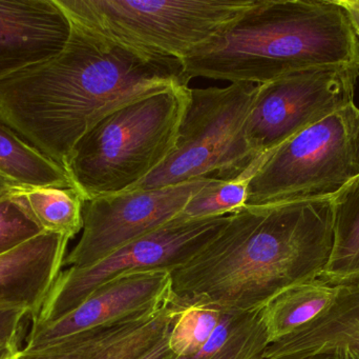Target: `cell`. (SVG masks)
<instances>
[{
	"mask_svg": "<svg viewBox=\"0 0 359 359\" xmlns=\"http://www.w3.org/2000/svg\"><path fill=\"white\" fill-rule=\"evenodd\" d=\"M13 197L43 233L71 240L82 231L84 200L74 188L19 189Z\"/></svg>",
	"mask_w": 359,
	"mask_h": 359,
	"instance_id": "cell-19",
	"label": "cell"
},
{
	"mask_svg": "<svg viewBox=\"0 0 359 359\" xmlns=\"http://www.w3.org/2000/svg\"><path fill=\"white\" fill-rule=\"evenodd\" d=\"M17 358H16V359H17Z\"/></svg>",
	"mask_w": 359,
	"mask_h": 359,
	"instance_id": "cell-30",
	"label": "cell"
},
{
	"mask_svg": "<svg viewBox=\"0 0 359 359\" xmlns=\"http://www.w3.org/2000/svg\"><path fill=\"white\" fill-rule=\"evenodd\" d=\"M69 34L55 0H0V81L58 54Z\"/></svg>",
	"mask_w": 359,
	"mask_h": 359,
	"instance_id": "cell-12",
	"label": "cell"
},
{
	"mask_svg": "<svg viewBox=\"0 0 359 359\" xmlns=\"http://www.w3.org/2000/svg\"><path fill=\"white\" fill-rule=\"evenodd\" d=\"M43 233L12 195L0 200V255Z\"/></svg>",
	"mask_w": 359,
	"mask_h": 359,
	"instance_id": "cell-22",
	"label": "cell"
},
{
	"mask_svg": "<svg viewBox=\"0 0 359 359\" xmlns=\"http://www.w3.org/2000/svg\"><path fill=\"white\" fill-rule=\"evenodd\" d=\"M182 63L190 79L257 86L309 67L359 65V39L337 0H255Z\"/></svg>",
	"mask_w": 359,
	"mask_h": 359,
	"instance_id": "cell-3",
	"label": "cell"
},
{
	"mask_svg": "<svg viewBox=\"0 0 359 359\" xmlns=\"http://www.w3.org/2000/svg\"><path fill=\"white\" fill-rule=\"evenodd\" d=\"M175 301L182 306L170 329L168 343L177 358H188L200 351L221 320L223 309L194 301Z\"/></svg>",
	"mask_w": 359,
	"mask_h": 359,
	"instance_id": "cell-21",
	"label": "cell"
},
{
	"mask_svg": "<svg viewBox=\"0 0 359 359\" xmlns=\"http://www.w3.org/2000/svg\"><path fill=\"white\" fill-rule=\"evenodd\" d=\"M269 152L257 154L242 171L228 178H213L187 202L177 218L182 221L227 216L247 206L249 185Z\"/></svg>",
	"mask_w": 359,
	"mask_h": 359,
	"instance_id": "cell-20",
	"label": "cell"
},
{
	"mask_svg": "<svg viewBox=\"0 0 359 359\" xmlns=\"http://www.w3.org/2000/svg\"><path fill=\"white\" fill-rule=\"evenodd\" d=\"M168 335L170 333L163 339H161L155 347L151 348L147 353L136 359H176V355L170 349V343H168Z\"/></svg>",
	"mask_w": 359,
	"mask_h": 359,
	"instance_id": "cell-24",
	"label": "cell"
},
{
	"mask_svg": "<svg viewBox=\"0 0 359 359\" xmlns=\"http://www.w3.org/2000/svg\"><path fill=\"white\" fill-rule=\"evenodd\" d=\"M348 350V355H349V359H359V351H356V350Z\"/></svg>",
	"mask_w": 359,
	"mask_h": 359,
	"instance_id": "cell-29",
	"label": "cell"
},
{
	"mask_svg": "<svg viewBox=\"0 0 359 359\" xmlns=\"http://www.w3.org/2000/svg\"><path fill=\"white\" fill-rule=\"evenodd\" d=\"M21 348H8L0 350V359H16L20 353Z\"/></svg>",
	"mask_w": 359,
	"mask_h": 359,
	"instance_id": "cell-28",
	"label": "cell"
},
{
	"mask_svg": "<svg viewBox=\"0 0 359 359\" xmlns=\"http://www.w3.org/2000/svg\"><path fill=\"white\" fill-rule=\"evenodd\" d=\"M269 345L261 310L223 309L221 320L204 347L194 355L176 359H264Z\"/></svg>",
	"mask_w": 359,
	"mask_h": 359,
	"instance_id": "cell-17",
	"label": "cell"
},
{
	"mask_svg": "<svg viewBox=\"0 0 359 359\" xmlns=\"http://www.w3.org/2000/svg\"><path fill=\"white\" fill-rule=\"evenodd\" d=\"M69 23L61 52L0 81V122L65 170L78 141L109 114L191 80L178 58Z\"/></svg>",
	"mask_w": 359,
	"mask_h": 359,
	"instance_id": "cell-1",
	"label": "cell"
},
{
	"mask_svg": "<svg viewBox=\"0 0 359 359\" xmlns=\"http://www.w3.org/2000/svg\"><path fill=\"white\" fill-rule=\"evenodd\" d=\"M29 318L25 310L0 311V350L20 348L23 322Z\"/></svg>",
	"mask_w": 359,
	"mask_h": 359,
	"instance_id": "cell-23",
	"label": "cell"
},
{
	"mask_svg": "<svg viewBox=\"0 0 359 359\" xmlns=\"http://www.w3.org/2000/svg\"><path fill=\"white\" fill-rule=\"evenodd\" d=\"M337 2L345 8L352 27L359 37V0H337Z\"/></svg>",
	"mask_w": 359,
	"mask_h": 359,
	"instance_id": "cell-25",
	"label": "cell"
},
{
	"mask_svg": "<svg viewBox=\"0 0 359 359\" xmlns=\"http://www.w3.org/2000/svg\"><path fill=\"white\" fill-rule=\"evenodd\" d=\"M228 216L194 221L176 218L90 267L62 270L37 315L32 318L31 330L67 315L95 291L120 276L151 270L172 273L217 237Z\"/></svg>",
	"mask_w": 359,
	"mask_h": 359,
	"instance_id": "cell-8",
	"label": "cell"
},
{
	"mask_svg": "<svg viewBox=\"0 0 359 359\" xmlns=\"http://www.w3.org/2000/svg\"><path fill=\"white\" fill-rule=\"evenodd\" d=\"M333 229V197L244 207L170 273L174 296L222 309L262 310L286 289L320 278Z\"/></svg>",
	"mask_w": 359,
	"mask_h": 359,
	"instance_id": "cell-2",
	"label": "cell"
},
{
	"mask_svg": "<svg viewBox=\"0 0 359 359\" xmlns=\"http://www.w3.org/2000/svg\"><path fill=\"white\" fill-rule=\"evenodd\" d=\"M0 174L20 189L73 188L67 171L0 122Z\"/></svg>",
	"mask_w": 359,
	"mask_h": 359,
	"instance_id": "cell-18",
	"label": "cell"
},
{
	"mask_svg": "<svg viewBox=\"0 0 359 359\" xmlns=\"http://www.w3.org/2000/svg\"><path fill=\"white\" fill-rule=\"evenodd\" d=\"M334 229L320 280L335 286L359 282V175L333 197Z\"/></svg>",
	"mask_w": 359,
	"mask_h": 359,
	"instance_id": "cell-16",
	"label": "cell"
},
{
	"mask_svg": "<svg viewBox=\"0 0 359 359\" xmlns=\"http://www.w3.org/2000/svg\"><path fill=\"white\" fill-rule=\"evenodd\" d=\"M341 286L320 278L295 285L272 299L261 310L270 344L308 324L331 305Z\"/></svg>",
	"mask_w": 359,
	"mask_h": 359,
	"instance_id": "cell-15",
	"label": "cell"
},
{
	"mask_svg": "<svg viewBox=\"0 0 359 359\" xmlns=\"http://www.w3.org/2000/svg\"><path fill=\"white\" fill-rule=\"evenodd\" d=\"M358 78L359 65H330L257 84L247 120L251 149L257 155L270 151L352 105Z\"/></svg>",
	"mask_w": 359,
	"mask_h": 359,
	"instance_id": "cell-9",
	"label": "cell"
},
{
	"mask_svg": "<svg viewBox=\"0 0 359 359\" xmlns=\"http://www.w3.org/2000/svg\"><path fill=\"white\" fill-rule=\"evenodd\" d=\"M69 22L114 41L180 60L207 44L255 0H55Z\"/></svg>",
	"mask_w": 359,
	"mask_h": 359,
	"instance_id": "cell-5",
	"label": "cell"
},
{
	"mask_svg": "<svg viewBox=\"0 0 359 359\" xmlns=\"http://www.w3.org/2000/svg\"><path fill=\"white\" fill-rule=\"evenodd\" d=\"M305 359H349L348 350H337V351L331 352V353L320 354V355L311 356Z\"/></svg>",
	"mask_w": 359,
	"mask_h": 359,
	"instance_id": "cell-27",
	"label": "cell"
},
{
	"mask_svg": "<svg viewBox=\"0 0 359 359\" xmlns=\"http://www.w3.org/2000/svg\"><path fill=\"white\" fill-rule=\"evenodd\" d=\"M359 175V107L348 105L270 150L247 206L334 197Z\"/></svg>",
	"mask_w": 359,
	"mask_h": 359,
	"instance_id": "cell-7",
	"label": "cell"
},
{
	"mask_svg": "<svg viewBox=\"0 0 359 359\" xmlns=\"http://www.w3.org/2000/svg\"><path fill=\"white\" fill-rule=\"evenodd\" d=\"M213 178L170 187L134 190L84 202L82 235L67 253L63 267L86 268L122 247L172 223Z\"/></svg>",
	"mask_w": 359,
	"mask_h": 359,
	"instance_id": "cell-10",
	"label": "cell"
},
{
	"mask_svg": "<svg viewBox=\"0 0 359 359\" xmlns=\"http://www.w3.org/2000/svg\"><path fill=\"white\" fill-rule=\"evenodd\" d=\"M69 238L41 233L0 255V311L25 310L35 318L67 256Z\"/></svg>",
	"mask_w": 359,
	"mask_h": 359,
	"instance_id": "cell-13",
	"label": "cell"
},
{
	"mask_svg": "<svg viewBox=\"0 0 359 359\" xmlns=\"http://www.w3.org/2000/svg\"><path fill=\"white\" fill-rule=\"evenodd\" d=\"M257 84L190 88L189 103L170 157L134 190L170 187L201 178L224 179L242 171L257 154L247 120Z\"/></svg>",
	"mask_w": 359,
	"mask_h": 359,
	"instance_id": "cell-6",
	"label": "cell"
},
{
	"mask_svg": "<svg viewBox=\"0 0 359 359\" xmlns=\"http://www.w3.org/2000/svg\"><path fill=\"white\" fill-rule=\"evenodd\" d=\"M189 86L130 103L97 124L74 148L65 171L84 202L136 187L176 149Z\"/></svg>",
	"mask_w": 359,
	"mask_h": 359,
	"instance_id": "cell-4",
	"label": "cell"
},
{
	"mask_svg": "<svg viewBox=\"0 0 359 359\" xmlns=\"http://www.w3.org/2000/svg\"><path fill=\"white\" fill-rule=\"evenodd\" d=\"M172 274L151 270L120 276L95 291L63 318L29 330L21 352L42 349L79 333L113 326L143 312L168 305L172 299Z\"/></svg>",
	"mask_w": 359,
	"mask_h": 359,
	"instance_id": "cell-11",
	"label": "cell"
},
{
	"mask_svg": "<svg viewBox=\"0 0 359 359\" xmlns=\"http://www.w3.org/2000/svg\"><path fill=\"white\" fill-rule=\"evenodd\" d=\"M19 189L20 188L17 187L14 183L0 174V200L12 195L14 192Z\"/></svg>",
	"mask_w": 359,
	"mask_h": 359,
	"instance_id": "cell-26",
	"label": "cell"
},
{
	"mask_svg": "<svg viewBox=\"0 0 359 359\" xmlns=\"http://www.w3.org/2000/svg\"><path fill=\"white\" fill-rule=\"evenodd\" d=\"M344 349L359 351V282L341 285L328 308L270 344L264 359H305Z\"/></svg>",
	"mask_w": 359,
	"mask_h": 359,
	"instance_id": "cell-14",
	"label": "cell"
}]
</instances>
